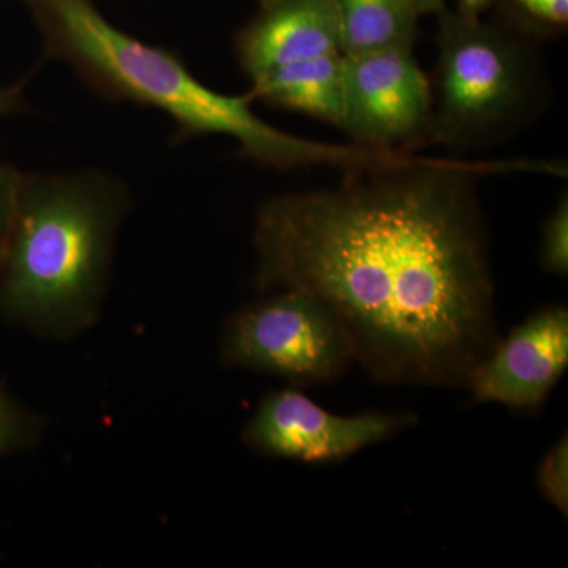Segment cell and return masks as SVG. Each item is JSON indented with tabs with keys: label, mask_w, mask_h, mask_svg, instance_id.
Segmentation results:
<instances>
[{
	"label": "cell",
	"mask_w": 568,
	"mask_h": 568,
	"mask_svg": "<svg viewBox=\"0 0 568 568\" xmlns=\"http://www.w3.org/2000/svg\"><path fill=\"white\" fill-rule=\"evenodd\" d=\"M514 164L418 159L280 194L254 222L260 291H301L381 383L466 387L496 345L477 178Z\"/></svg>",
	"instance_id": "obj_1"
},
{
	"label": "cell",
	"mask_w": 568,
	"mask_h": 568,
	"mask_svg": "<svg viewBox=\"0 0 568 568\" xmlns=\"http://www.w3.org/2000/svg\"><path fill=\"white\" fill-rule=\"evenodd\" d=\"M39 22L44 58L69 63L82 81L115 102L151 106L175 123V141L205 134L234 138L244 155L264 166H325L347 171L375 163L377 153L355 144L305 140L254 114L252 92L223 95L205 88L175 52L119 31L91 0H24Z\"/></svg>",
	"instance_id": "obj_2"
},
{
	"label": "cell",
	"mask_w": 568,
	"mask_h": 568,
	"mask_svg": "<svg viewBox=\"0 0 568 568\" xmlns=\"http://www.w3.org/2000/svg\"><path fill=\"white\" fill-rule=\"evenodd\" d=\"M130 207L125 183L103 171L22 174L0 250V315L54 339L91 327Z\"/></svg>",
	"instance_id": "obj_3"
},
{
	"label": "cell",
	"mask_w": 568,
	"mask_h": 568,
	"mask_svg": "<svg viewBox=\"0 0 568 568\" xmlns=\"http://www.w3.org/2000/svg\"><path fill=\"white\" fill-rule=\"evenodd\" d=\"M443 14L437 39L429 140L485 148L519 125L537 97V67L525 44L478 18Z\"/></svg>",
	"instance_id": "obj_4"
},
{
	"label": "cell",
	"mask_w": 568,
	"mask_h": 568,
	"mask_svg": "<svg viewBox=\"0 0 568 568\" xmlns=\"http://www.w3.org/2000/svg\"><path fill=\"white\" fill-rule=\"evenodd\" d=\"M220 358L230 368L283 377L295 387L332 383L354 361L334 315L294 290L234 313L224 324Z\"/></svg>",
	"instance_id": "obj_5"
},
{
	"label": "cell",
	"mask_w": 568,
	"mask_h": 568,
	"mask_svg": "<svg viewBox=\"0 0 568 568\" xmlns=\"http://www.w3.org/2000/svg\"><path fill=\"white\" fill-rule=\"evenodd\" d=\"M433 85L413 48L345 54V110L339 130L351 144L409 153L429 140Z\"/></svg>",
	"instance_id": "obj_6"
},
{
	"label": "cell",
	"mask_w": 568,
	"mask_h": 568,
	"mask_svg": "<svg viewBox=\"0 0 568 568\" xmlns=\"http://www.w3.org/2000/svg\"><path fill=\"white\" fill-rule=\"evenodd\" d=\"M413 414L365 413L342 417L295 390L271 392L246 422L242 440L264 457L332 465L416 424Z\"/></svg>",
	"instance_id": "obj_7"
},
{
	"label": "cell",
	"mask_w": 568,
	"mask_h": 568,
	"mask_svg": "<svg viewBox=\"0 0 568 568\" xmlns=\"http://www.w3.org/2000/svg\"><path fill=\"white\" fill-rule=\"evenodd\" d=\"M568 365V310L538 308L470 372L466 387L476 403H496L523 413L545 405Z\"/></svg>",
	"instance_id": "obj_8"
},
{
	"label": "cell",
	"mask_w": 568,
	"mask_h": 568,
	"mask_svg": "<svg viewBox=\"0 0 568 568\" xmlns=\"http://www.w3.org/2000/svg\"><path fill=\"white\" fill-rule=\"evenodd\" d=\"M235 52L250 81L290 63L342 52L334 0H274L239 33ZM343 54V52H342Z\"/></svg>",
	"instance_id": "obj_9"
},
{
	"label": "cell",
	"mask_w": 568,
	"mask_h": 568,
	"mask_svg": "<svg viewBox=\"0 0 568 568\" xmlns=\"http://www.w3.org/2000/svg\"><path fill=\"white\" fill-rule=\"evenodd\" d=\"M254 100L339 129L345 110V54L320 55L268 71L252 82Z\"/></svg>",
	"instance_id": "obj_10"
},
{
	"label": "cell",
	"mask_w": 568,
	"mask_h": 568,
	"mask_svg": "<svg viewBox=\"0 0 568 568\" xmlns=\"http://www.w3.org/2000/svg\"><path fill=\"white\" fill-rule=\"evenodd\" d=\"M343 54L414 48L418 13L407 0H334Z\"/></svg>",
	"instance_id": "obj_11"
},
{
	"label": "cell",
	"mask_w": 568,
	"mask_h": 568,
	"mask_svg": "<svg viewBox=\"0 0 568 568\" xmlns=\"http://www.w3.org/2000/svg\"><path fill=\"white\" fill-rule=\"evenodd\" d=\"M43 428V418L29 413L0 386V458L36 446Z\"/></svg>",
	"instance_id": "obj_12"
},
{
	"label": "cell",
	"mask_w": 568,
	"mask_h": 568,
	"mask_svg": "<svg viewBox=\"0 0 568 568\" xmlns=\"http://www.w3.org/2000/svg\"><path fill=\"white\" fill-rule=\"evenodd\" d=\"M536 487L540 496L551 504L560 515L568 514V437H559L545 457L536 473Z\"/></svg>",
	"instance_id": "obj_13"
},
{
	"label": "cell",
	"mask_w": 568,
	"mask_h": 568,
	"mask_svg": "<svg viewBox=\"0 0 568 568\" xmlns=\"http://www.w3.org/2000/svg\"><path fill=\"white\" fill-rule=\"evenodd\" d=\"M541 267L566 278L568 274V197L564 194L541 230Z\"/></svg>",
	"instance_id": "obj_14"
},
{
	"label": "cell",
	"mask_w": 568,
	"mask_h": 568,
	"mask_svg": "<svg viewBox=\"0 0 568 568\" xmlns=\"http://www.w3.org/2000/svg\"><path fill=\"white\" fill-rule=\"evenodd\" d=\"M532 32L552 33L567 28L568 0H508Z\"/></svg>",
	"instance_id": "obj_15"
},
{
	"label": "cell",
	"mask_w": 568,
	"mask_h": 568,
	"mask_svg": "<svg viewBox=\"0 0 568 568\" xmlns=\"http://www.w3.org/2000/svg\"><path fill=\"white\" fill-rule=\"evenodd\" d=\"M22 174L24 173L11 164H0V250L6 244L7 234L17 211Z\"/></svg>",
	"instance_id": "obj_16"
},
{
	"label": "cell",
	"mask_w": 568,
	"mask_h": 568,
	"mask_svg": "<svg viewBox=\"0 0 568 568\" xmlns=\"http://www.w3.org/2000/svg\"><path fill=\"white\" fill-rule=\"evenodd\" d=\"M24 84L26 81H21L18 84L9 85V88H0V118L28 111Z\"/></svg>",
	"instance_id": "obj_17"
},
{
	"label": "cell",
	"mask_w": 568,
	"mask_h": 568,
	"mask_svg": "<svg viewBox=\"0 0 568 568\" xmlns=\"http://www.w3.org/2000/svg\"><path fill=\"white\" fill-rule=\"evenodd\" d=\"M491 0H459V14L467 18H478Z\"/></svg>",
	"instance_id": "obj_18"
},
{
	"label": "cell",
	"mask_w": 568,
	"mask_h": 568,
	"mask_svg": "<svg viewBox=\"0 0 568 568\" xmlns=\"http://www.w3.org/2000/svg\"><path fill=\"white\" fill-rule=\"evenodd\" d=\"M418 17L428 13H444V0H407Z\"/></svg>",
	"instance_id": "obj_19"
},
{
	"label": "cell",
	"mask_w": 568,
	"mask_h": 568,
	"mask_svg": "<svg viewBox=\"0 0 568 568\" xmlns=\"http://www.w3.org/2000/svg\"><path fill=\"white\" fill-rule=\"evenodd\" d=\"M271 2H274V0H263L264 6H265V3H271Z\"/></svg>",
	"instance_id": "obj_20"
}]
</instances>
